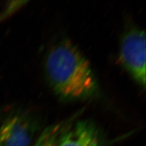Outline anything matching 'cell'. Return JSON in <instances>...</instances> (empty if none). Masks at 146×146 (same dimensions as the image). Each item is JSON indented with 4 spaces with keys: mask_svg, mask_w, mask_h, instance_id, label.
<instances>
[{
    "mask_svg": "<svg viewBox=\"0 0 146 146\" xmlns=\"http://www.w3.org/2000/svg\"><path fill=\"white\" fill-rule=\"evenodd\" d=\"M45 74L54 93L66 101L96 97L99 86L86 58L76 46L63 40L49 50Z\"/></svg>",
    "mask_w": 146,
    "mask_h": 146,
    "instance_id": "obj_1",
    "label": "cell"
},
{
    "mask_svg": "<svg viewBox=\"0 0 146 146\" xmlns=\"http://www.w3.org/2000/svg\"><path fill=\"white\" fill-rule=\"evenodd\" d=\"M145 44L144 31L132 27L123 35L119 49L122 66L143 88L145 86Z\"/></svg>",
    "mask_w": 146,
    "mask_h": 146,
    "instance_id": "obj_2",
    "label": "cell"
},
{
    "mask_svg": "<svg viewBox=\"0 0 146 146\" xmlns=\"http://www.w3.org/2000/svg\"><path fill=\"white\" fill-rule=\"evenodd\" d=\"M36 128L35 121L25 113L9 116L0 124V146H29Z\"/></svg>",
    "mask_w": 146,
    "mask_h": 146,
    "instance_id": "obj_3",
    "label": "cell"
},
{
    "mask_svg": "<svg viewBox=\"0 0 146 146\" xmlns=\"http://www.w3.org/2000/svg\"><path fill=\"white\" fill-rule=\"evenodd\" d=\"M98 125L88 119L68 122L59 136L57 146H104Z\"/></svg>",
    "mask_w": 146,
    "mask_h": 146,
    "instance_id": "obj_4",
    "label": "cell"
},
{
    "mask_svg": "<svg viewBox=\"0 0 146 146\" xmlns=\"http://www.w3.org/2000/svg\"><path fill=\"white\" fill-rule=\"evenodd\" d=\"M66 123L64 122L46 128L33 146H57L59 136Z\"/></svg>",
    "mask_w": 146,
    "mask_h": 146,
    "instance_id": "obj_5",
    "label": "cell"
}]
</instances>
